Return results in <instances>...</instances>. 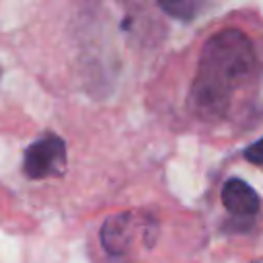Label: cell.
<instances>
[{
	"instance_id": "3957f363",
	"label": "cell",
	"mask_w": 263,
	"mask_h": 263,
	"mask_svg": "<svg viewBox=\"0 0 263 263\" xmlns=\"http://www.w3.org/2000/svg\"><path fill=\"white\" fill-rule=\"evenodd\" d=\"M136 216L129 212L107 218L101 228V242L105 251L111 255H125L136 240Z\"/></svg>"
},
{
	"instance_id": "6da1fadb",
	"label": "cell",
	"mask_w": 263,
	"mask_h": 263,
	"mask_svg": "<svg viewBox=\"0 0 263 263\" xmlns=\"http://www.w3.org/2000/svg\"><path fill=\"white\" fill-rule=\"evenodd\" d=\"M255 68V49L251 39L238 29H226L212 35L199 55L197 76L191 99L203 117L226 113L230 95L249 78Z\"/></svg>"
},
{
	"instance_id": "277c9868",
	"label": "cell",
	"mask_w": 263,
	"mask_h": 263,
	"mask_svg": "<svg viewBox=\"0 0 263 263\" xmlns=\"http://www.w3.org/2000/svg\"><path fill=\"white\" fill-rule=\"evenodd\" d=\"M222 203L234 216H253L259 210L255 189L242 179H228L222 187Z\"/></svg>"
},
{
	"instance_id": "5b68a950",
	"label": "cell",
	"mask_w": 263,
	"mask_h": 263,
	"mask_svg": "<svg viewBox=\"0 0 263 263\" xmlns=\"http://www.w3.org/2000/svg\"><path fill=\"white\" fill-rule=\"evenodd\" d=\"M158 4L166 14L175 18L189 21L195 14V0H158Z\"/></svg>"
},
{
	"instance_id": "8992f818",
	"label": "cell",
	"mask_w": 263,
	"mask_h": 263,
	"mask_svg": "<svg viewBox=\"0 0 263 263\" xmlns=\"http://www.w3.org/2000/svg\"><path fill=\"white\" fill-rule=\"evenodd\" d=\"M245 158L249 162H255V164H263V138L257 140L255 144H251L247 150H245Z\"/></svg>"
},
{
	"instance_id": "7a4b0ae2",
	"label": "cell",
	"mask_w": 263,
	"mask_h": 263,
	"mask_svg": "<svg viewBox=\"0 0 263 263\" xmlns=\"http://www.w3.org/2000/svg\"><path fill=\"white\" fill-rule=\"evenodd\" d=\"M66 168V144L58 136H45L33 142L23 158V171L29 179L62 175Z\"/></svg>"
}]
</instances>
